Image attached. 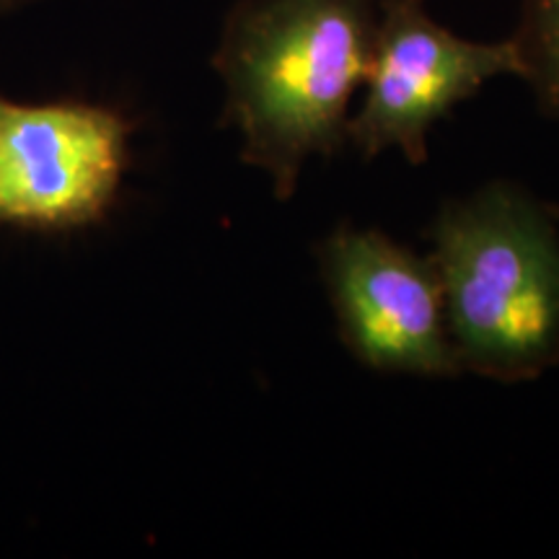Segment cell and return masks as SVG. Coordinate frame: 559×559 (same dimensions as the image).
Listing matches in <instances>:
<instances>
[{"mask_svg":"<svg viewBox=\"0 0 559 559\" xmlns=\"http://www.w3.org/2000/svg\"><path fill=\"white\" fill-rule=\"evenodd\" d=\"M379 0H236L213 68L241 158L290 200L311 156L349 143V104L366 83Z\"/></svg>","mask_w":559,"mask_h":559,"instance_id":"6da1fadb","label":"cell"},{"mask_svg":"<svg viewBox=\"0 0 559 559\" xmlns=\"http://www.w3.org/2000/svg\"><path fill=\"white\" fill-rule=\"evenodd\" d=\"M461 370L500 383L559 366V213L513 181L449 202L432 223Z\"/></svg>","mask_w":559,"mask_h":559,"instance_id":"7a4b0ae2","label":"cell"},{"mask_svg":"<svg viewBox=\"0 0 559 559\" xmlns=\"http://www.w3.org/2000/svg\"><path fill=\"white\" fill-rule=\"evenodd\" d=\"M500 75L519 79L510 37L464 39L438 24L425 0H379L366 94L349 117V143L362 158L396 148L409 164H425L432 124Z\"/></svg>","mask_w":559,"mask_h":559,"instance_id":"3957f363","label":"cell"},{"mask_svg":"<svg viewBox=\"0 0 559 559\" xmlns=\"http://www.w3.org/2000/svg\"><path fill=\"white\" fill-rule=\"evenodd\" d=\"M128 145L120 111L0 94V226L58 234L99 223L128 171Z\"/></svg>","mask_w":559,"mask_h":559,"instance_id":"277c9868","label":"cell"},{"mask_svg":"<svg viewBox=\"0 0 559 559\" xmlns=\"http://www.w3.org/2000/svg\"><path fill=\"white\" fill-rule=\"evenodd\" d=\"M317 257L342 342L362 366L440 379L464 373L430 257L381 230L349 226L332 230Z\"/></svg>","mask_w":559,"mask_h":559,"instance_id":"5b68a950","label":"cell"},{"mask_svg":"<svg viewBox=\"0 0 559 559\" xmlns=\"http://www.w3.org/2000/svg\"><path fill=\"white\" fill-rule=\"evenodd\" d=\"M519 79L528 83L542 115L559 122V0H521L515 32Z\"/></svg>","mask_w":559,"mask_h":559,"instance_id":"8992f818","label":"cell"},{"mask_svg":"<svg viewBox=\"0 0 559 559\" xmlns=\"http://www.w3.org/2000/svg\"><path fill=\"white\" fill-rule=\"evenodd\" d=\"M29 3H34V0H0V16H3V13L16 11V9H24V5H29Z\"/></svg>","mask_w":559,"mask_h":559,"instance_id":"52a82bcc","label":"cell"}]
</instances>
